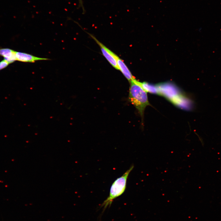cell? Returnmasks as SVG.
Instances as JSON below:
<instances>
[{
	"label": "cell",
	"mask_w": 221,
	"mask_h": 221,
	"mask_svg": "<svg viewBox=\"0 0 221 221\" xmlns=\"http://www.w3.org/2000/svg\"><path fill=\"white\" fill-rule=\"evenodd\" d=\"M9 64L5 60H3L0 62V70L6 68Z\"/></svg>",
	"instance_id": "obj_8"
},
{
	"label": "cell",
	"mask_w": 221,
	"mask_h": 221,
	"mask_svg": "<svg viewBox=\"0 0 221 221\" xmlns=\"http://www.w3.org/2000/svg\"><path fill=\"white\" fill-rule=\"evenodd\" d=\"M134 78L130 81L129 94V100L138 111L143 118L145 109L149 105L147 92L138 84Z\"/></svg>",
	"instance_id": "obj_1"
},
{
	"label": "cell",
	"mask_w": 221,
	"mask_h": 221,
	"mask_svg": "<svg viewBox=\"0 0 221 221\" xmlns=\"http://www.w3.org/2000/svg\"><path fill=\"white\" fill-rule=\"evenodd\" d=\"M134 168L132 165L121 176L117 179L112 184L110 188L109 194L107 198L100 206L104 211L110 207L114 200L121 195L125 192L126 185L127 179L130 173Z\"/></svg>",
	"instance_id": "obj_2"
},
{
	"label": "cell",
	"mask_w": 221,
	"mask_h": 221,
	"mask_svg": "<svg viewBox=\"0 0 221 221\" xmlns=\"http://www.w3.org/2000/svg\"><path fill=\"white\" fill-rule=\"evenodd\" d=\"M117 63L119 70L129 82L134 78L123 60L118 56L117 58Z\"/></svg>",
	"instance_id": "obj_6"
},
{
	"label": "cell",
	"mask_w": 221,
	"mask_h": 221,
	"mask_svg": "<svg viewBox=\"0 0 221 221\" xmlns=\"http://www.w3.org/2000/svg\"><path fill=\"white\" fill-rule=\"evenodd\" d=\"M16 60L24 62L34 63L36 61L49 60V59L41 58L34 56L25 52H15Z\"/></svg>",
	"instance_id": "obj_4"
},
{
	"label": "cell",
	"mask_w": 221,
	"mask_h": 221,
	"mask_svg": "<svg viewBox=\"0 0 221 221\" xmlns=\"http://www.w3.org/2000/svg\"><path fill=\"white\" fill-rule=\"evenodd\" d=\"M89 35L99 45L103 55L107 61L115 68L119 70L117 63V58L118 56L99 41L95 37L91 34Z\"/></svg>",
	"instance_id": "obj_3"
},
{
	"label": "cell",
	"mask_w": 221,
	"mask_h": 221,
	"mask_svg": "<svg viewBox=\"0 0 221 221\" xmlns=\"http://www.w3.org/2000/svg\"><path fill=\"white\" fill-rule=\"evenodd\" d=\"M15 51L9 48H0V56H3L9 64L16 60Z\"/></svg>",
	"instance_id": "obj_5"
},
{
	"label": "cell",
	"mask_w": 221,
	"mask_h": 221,
	"mask_svg": "<svg viewBox=\"0 0 221 221\" xmlns=\"http://www.w3.org/2000/svg\"><path fill=\"white\" fill-rule=\"evenodd\" d=\"M135 81L147 92H149L152 93L160 94L159 91L157 86H153L146 82H141L138 81L136 79Z\"/></svg>",
	"instance_id": "obj_7"
},
{
	"label": "cell",
	"mask_w": 221,
	"mask_h": 221,
	"mask_svg": "<svg viewBox=\"0 0 221 221\" xmlns=\"http://www.w3.org/2000/svg\"><path fill=\"white\" fill-rule=\"evenodd\" d=\"M79 5H80V6L82 7H83L82 0H79Z\"/></svg>",
	"instance_id": "obj_9"
}]
</instances>
